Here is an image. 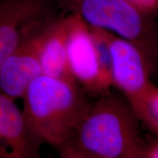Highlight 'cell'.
I'll return each mask as SVG.
<instances>
[{"mask_svg":"<svg viewBox=\"0 0 158 158\" xmlns=\"http://www.w3.org/2000/svg\"><path fill=\"white\" fill-rule=\"evenodd\" d=\"M140 122L127 99L109 91L88 102L56 149L63 158H141Z\"/></svg>","mask_w":158,"mask_h":158,"instance_id":"6da1fadb","label":"cell"},{"mask_svg":"<svg viewBox=\"0 0 158 158\" xmlns=\"http://www.w3.org/2000/svg\"><path fill=\"white\" fill-rule=\"evenodd\" d=\"M23 114L31 133L55 149L74 127L88 101L76 82L40 74L26 90Z\"/></svg>","mask_w":158,"mask_h":158,"instance_id":"7a4b0ae2","label":"cell"},{"mask_svg":"<svg viewBox=\"0 0 158 158\" xmlns=\"http://www.w3.org/2000/svg\"><path fill=\"white\" fill-rule=\"evenodd\" d=\"M56 8L80 15L89 27L106 30L139 48L155 67L158 32L153 16L146 15L125 0H51Z\"/></svg>","mask_w":158,"mask_h":158,"instance_id":"3957f363","label":"cell"},{"mask_svg":"<svg viewBox=\"0 0 158 158\" xmlns=\"http://www.w3.org/2000/svg\"><path fill=\"white\" fill-rule=\"evenodd\" d=\"M67 51L70 70L85 94L100 96L111 84L102 72L90 27L80 15H67Z\"/></svg>","mask_w":158,"mask_h":158,"instance_id":"277c9868","label":"cell"},{"mask_svg":"<svg viewBox=\"0 0 158 158\" xmlns=\"http://www.w3.org/2000/svg\"><path fill=\"white\" fill-rule=\"evenodd\" d=\"M104 31L111 54L112 86L122 92L133 108L152 84L154 66L137 45Z\"/></svg>","mask_w":158,"mask_h":158,"instance_id":"5b68a950","label":"cell"},{"mask_svg":"<svg viewBox=\"0 0 158 158\" xmlns=\"http://www.w3.org/2000/svg\"><path fill=\"white\" fill-rule=\"evenodd\" d=\"M51 0H0V68L18 45L56 16Z\"/></svg>","mask_w":158,"mask_h":158,"instance_id":"8992f818","label":"cell"},{"mask_svg":"<svg viewBox=\"0 0 158 158\" xmlns=\"http://www.w3.org/2000/svg\"><path fill=\"white\" fill-rule=\"evenodd\" d=\"M55 17L26 37L2 65L0 92L13 100L22 98L29 85L41 74V48L49 25Z\"/></svg>","mask_w":158,"mask_h":158,"instance_id":"52a82bcc","label":"cell"},{"mask_svg":"<svg viewBox=\"0 0 158 158\" xmlns=\"http://www.w3.org/2000/svg\"><path fill=\"white\" fill-rule=\"evenodd\" d=\"M42 144L29 129L15 100L0 92V158L40 157Z\"/></svg>","mask_w":158,"mask_h":158,"instance_id":"ba28073f","label":"cell"},{"mask_svg":"<svg viewBox=\"0 0 158 158\" xmlns=\"http://www.w3.org/2000/svg\"><path fill=\"white\" fill-rule=\"evenodd\" d=\"M67 37V18L56 15L49 25L41 48L40 55L41 74L76 82L69 68Z\"/></svg>","mask_w":158,"mask_h":158,"instance_id":"9c48e42d","label":"cell"},{"mask_svg":"<svg viewBox=\"0 0 158 158\" xmlns=\"http://www.w3.org/2000/svg\"><path fill=\"white\" fill-rule=\"evenodd\" d=\"M133 109L140 122L158 138V87L152 83Z\"/></svg>","mask_w":158,"mask_h":158,"instance_id":"30bf717a","label":"cell"},{"mask_svg":"<svg viewBox=\"0 0 158 158\" xmlns=\"http://www.w3.org/2000/svg\"><path fill=\"white\" fill-rule=\"evenodd\" d=\"M141 13L153 16L158 12V0H125Z\"/></svg>","mask_w":158,"mask_h":158,"instance_id":"8fae6325","label":"cell"},{"mask_svg":"<svg viewBox=\"0 0 158 158\" xmlns=\"http://www.w3.org/2000/svg\"><path fill=\"white\" fill-rule=\"evenodd\" d=\"M141 158H158V138L151 143L144 144Z\"/></svg>","mask_w":158,"mask_h":158,"instance_id":"7c38bea8","label":"cell"},{"mask_svg":"<svg viewBox=\"0 0 158 158\" xmlns=\"http://www.w3.org/2000/svg\"><path fill=\"white\" fill-rule=\"evenodd\" d=\"M157 13H158V12H157Z\"/></svg>","mask_w":158,"mask_h":158,"instance_id":"4fadbf2b","label":"cell"}]
</instances>
